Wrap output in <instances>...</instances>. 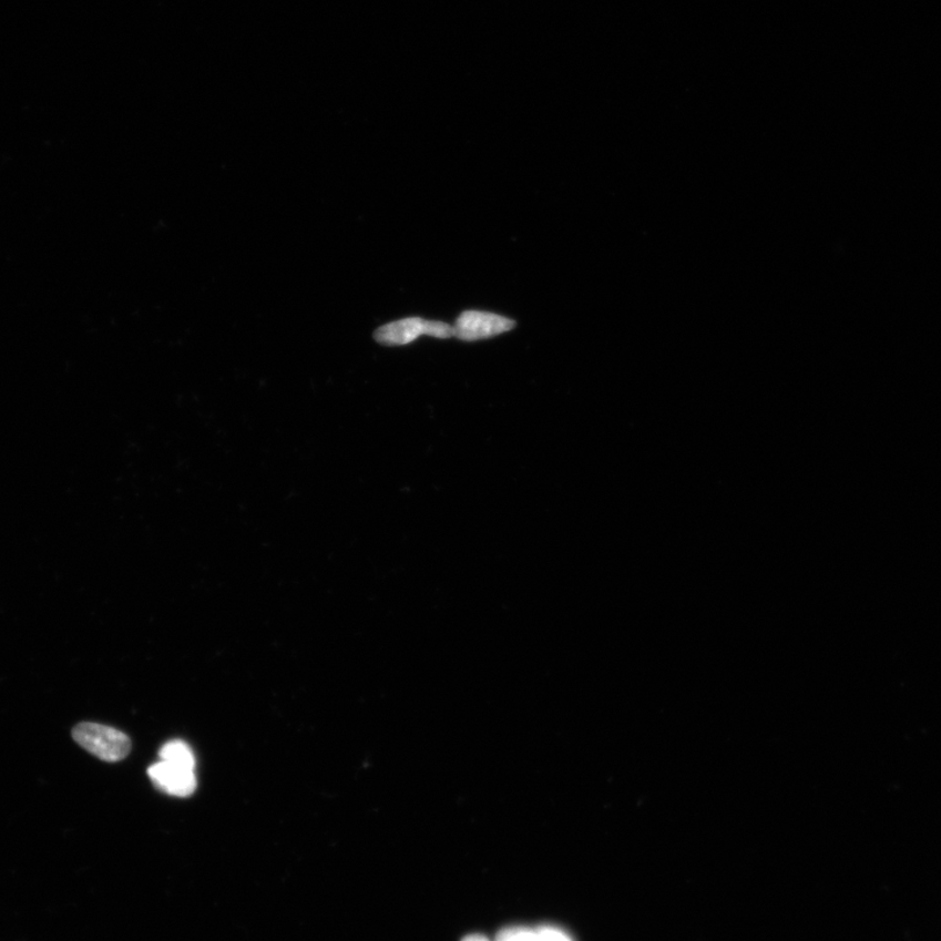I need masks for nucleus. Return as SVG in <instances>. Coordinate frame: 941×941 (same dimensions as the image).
I'll return each instance as SVG.
<instances>
[{"instance_id":"obj_1","label":"nucleus","mask_w":941,"mask_h":941,"mask_svg":"<svg viewBox=\"0 0 941 941\" xmlns=\"http://www.w3.org/2000/svg\"><path fill=\"white\" fill-rule=\"evenodd\" d=\"M72 738L102 761L119 763L131 753V740L126 734L113 727L84 722L72 732Z\"/></svg>"},{"instance_id":"obj_2","label":"nucleus","mask_w":941,"mask_h":941,"mask_svg":"<svg viewBox=\"0 0 941 941\" xmlns=\"http://www.w3.org/2000/svg\"><path fill=\"white\" fill-rule=\"evenodd\" d=\"M422 335L437 339H449L454 337V330H452V326L440 323V320L412 317L379 327L375 333V339L379 345L396 347L411 345Z\"/></svg>"},{"instance_id":"obj_3","label":"nucleus","mask_w":941,"mask_h":941,"mask_svg":"<svg viewBox=\"0 0 941 941\" xmlns=\"http://www.w3.org/2000/svg\"><path fill=\"white\" fill-rule=\"evenodd\" d=\"M515 328L513 319L499 314L469 310L463 311L456 320L452 330L454 337L462 341H478L498 337Z\"/></svg>"},{"instance_id":"obj_4","label":"nucleus","mask_w":941,"mask_h":941,"mask_svg":"<svg viewBox=\"0 0 941 941\" xmlns=\"http://www.w3.org/2000/svg\"><path fill=\"white\" fill-rule=\"evenodd\" d=\"M149 776L156 789L172 797L187 798L198 786L194 769L165 761L153 764Z\"/></svg>"},{"instance_id":"obj_5","label":"nucleus","mask_w":941,"mask_h":941,"mask_svg":"<svg viewBox=\"0 0 941 941\" xmlns=\"http://www.w3.org/2000/svg\"><path fill=\"white\" fill-rule=\"evenodd\" d=\"M160 758H162V761L165 763L195 769V756L192 748H190L185 741L173 740L166 743L165 746L160 749Z\"/></svg>"},{"instance_id":"obj_6","label":"nucleus","mask_w":941,"mask_h":941,"mask_svg":"<svg viewBox=\"0 0 941 941\" xmlns=\"http://www.w3.org/2000/svg\"><path fill=\"white\" fill-rule=\"evenodd\" d=\"M498 941H542L536 931L524 928H509L500 931Z\"/></svg>"},{"instance_id":"obj_7","label":"nucleus","mask_w":941,"mask_h":941,"mask_svg":"<svg viewBox=\"0 0 941 941\" xmlns=\"http://www.w3.org/2000/svg\"><path fill=\"white\" fill-rule=\"evenodd\" d=\"M536 932L542 941H574L565 931L554 928V925H542Z\"/></svg>"},{"instance_id":"obj_8","label":"nucleus","mask_w":941,"mask_h":941,"mask_svg":"<svg viewBox=\"0 0 941 941\" xmlns=\"http://www.w3.org/2000/svg\"><path fill=\"white\" fill-rule=\"evenodd\" d=\"M462 941H488V939L484 938V937L478 935V933H475V935H469V937L464 938Z\"/></svg>"}]
</instances>
